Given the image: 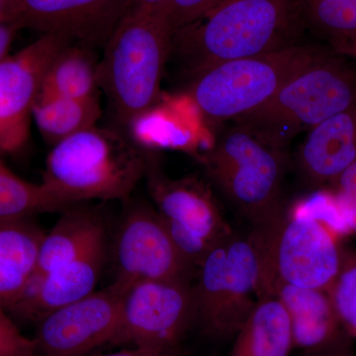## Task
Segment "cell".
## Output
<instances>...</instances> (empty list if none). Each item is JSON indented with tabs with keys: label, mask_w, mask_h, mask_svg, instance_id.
I'll list each match as a JSON object with an SVG mask.
<instances>
[{
	"label": "cell",
	"mask_w": 356,
	"mask_h": 356,
	"mask_svg": "<svg viewBox=\"0 0 356 356\" xmlns=\"http://www.w3.org/2000/svg\"><path fill=\"white\" fill-rule=\"evenodd\" d=\"M126 288L113 281L42 318L33 337L37 356H88L111 346Z\"/></svg>",
	"instance_id": "obj_12"
},
{
	"label": "cell",
	"mask_w": 356,
	"mask_h": 356,
	"mask_svg": "<svg viewBox=\"0 0 356 356\" xmlns=\"http://www.w3.org/2000/svg\"><path fill=\"white\" fill-rule=\"evenodd\" d=\"M196 268L195 322L210 339L235 337L259 300L262 266L257 231L232 232Z\"/></svg>",
	"instance_id": "obj_5"
},
{
	"label": "cell",
	"mask_w": 356,
	"mask_h": 356,
	"mask_svg": "<svg viewBox=\"0 0 356 356\" xmlns=\"http://www.w3.org/2000/svg\"><path fill=\"white\" fill-rule=\"evenodd\" d=\"M275 296L286 309L291 323L294 348L303 351L320 348L344 332L327 291L295 286L270 280L259 291V298Z\"/></svg>",
	"instance_id": "obj_18"
},
{
	"label": "cell",
	"mask_w": 356,
	"mask_h": 356,
	"mask_svg": "<svg viewBox=\"0 0 356 356\" xmlns=\"http://www.w3.org/2000/svg\"><path fill=\"white\" fill-rule=\"evenodd\" d=\"M201 163L229 203L261 226L285 207L282 184L288 166L285 149L267 144L238 125L222 134Z\"/></svg>",
	"instance_id": "obj_7"
},
{
	"label": "cell",
	"mask_w": 356,
	"mask_h": 356,
	"mask_svg": "<svg viewBox=\"0 0 356 356\" xmlns=\"http://www.w3.org/2000/svg\"><path fill=\"white\" fill-rule=\"evenodd\" d=\"M168 0H132L129 10L144 11V13H161Z\"/></svg>",
	"instance_id": "obj_34"
},
{
	"label": "cell",
	"mask_w": 356,
	"mask_h": 356,
	"mask_svg": "<svg viewBox=\"0 0 356 356\" xmlns=\"http://www.w3.org/2000/svg\"><path fill=\"white\" fill-rule=\"evenodd\" d=\"M331 49L344 57L353 58L356 60V37L350 38L330 40Z\"/></svg>",
	"instance_id": "obj_33"
},
{
	"label": "cell",
	"mask_w": 356,
	"mask_h": 356,
	"mask_svg": "<svg viewBox=\"0 0 356 356\" xmlns=\"http://www.w3.org/2000/svg\"><path fill=\"white\" fill-rule=\"evenodd\" d=\"M0 356H37L33 339L25 337L0 304Z\"/></svg>",
	"instance_id": "obj_28"
},
{
	"label": "cell",
	"mask_w": 356,
	"mask_h": 356,
	"mask_svg": "<svg viewBox=\"0 0 356 356\" xmlns=\"http://www.w3.org/2000/svg\"><path fill=\"white\" fill-rule=\"evenodd\" d=\"M307 27L327 40L356 37V0H301Z\"/></svg>",
	"instance_id": "obj_25"
},
{
	"label": "cell",
	"mask_w": 356,
	"mask_h": 356,
	"mask_svg": "<svg viewBox=\"0 0 356 356\" xmlns=\"http://www.w3.org/2000/svg\"><path fill=\"white\" fill-rule=\"evenodd\" d=\"M147 191L178 252L194 268L216 243L231 234L210 187L196 177L172 179L149 152Z\"/></svg>",
	"instance_id": "obj_9"
},
{
	"label": "cell",
	"mask_w": 356,
	"mask_h": 356,
	"mask_svg": "<svg viewBox=\"0 0 356 356\" xmlns=\"http://www.w3.org/2000/svg\"><path fill=\"white\" fill-rule=\"evenodd\" d=\"M198 109L188 95L161 99L132 119L125 133L146 152L172 149L197 156L200 149Z\"/></svg>",
	"instance_id": "obj_17"
},
{
	"label": "cell",
	"mask_w": 356,
	"mask_h": 356,
	"mask_svg": "<svg viewBox=\"0 0 356 356\" xmlns=\"http://www.w3.org/2000/svg\"><path fill=\"white\" fill-rule=\"evenodd\" d=\"M44 233L32 216L0 218V304L7 311L34 277Z\"/></svg>",
	"instance_id": "obj_19"
},
{
	"label": "cell",
	"mask_w": 356,
	"mask_h": 356,
	"mask_svg": "<svg viewBox=\"0 0 356 356\" xmlns=\"http://www.w3.org/2000/svg\"><path fill=\"white\" fill-rule=\"evenodd\" d=\"M227 0H168L161 13L172 32L202 17Z\"/></svg>",
	"instance_id": "obj_27"
},
{
	"label": "cell",
	"mask_w": 356,
	"mask_h": 356,
	"mask_svg": "<svg viewBox=\"0 0 356 356\" xmlns=\"http://www.w3.org/2000/svg\"><path fill=\"white\" fill-rule=\"evenodd\" d=\"M11 3L13 0H0V22L9 23Z\"/></svg>",
	"instance_id": "obj_35"
},
{
	"label": "cell",
	"mask_w": 356,
	"mask_h": 356,
	"mask_svg": "<svg viewBox=\"0 0 356 356\" xmlns=\"http://www.w3.org/2000/svg\"><path fill=\"white\" fill-rule=\"evenodd\" d=\"M327 293L343 331L356 339V254L350 248L343 247L341 267Z\"/></svg>",
	"instance_id": "obj_26"
},
{
	"label": "cell",
	"mask_w": 356,
	"mask_h": 356,
	"mask_svg": "<svg viewBox=\"0 0 356 356\" xmlns=\"http://www.w3.org/2000/svg\"><path fill=\"white\" fill-rule=\"evenodd\" d=\"M261 252L259 288L270 280L327 291L339 273L343 245L337 231L303 204L286 206L254 227Z\"/></svg>",
	"instance_id": "obj_8"
},
{
	"label": "cell",
	"mask_w": 356,
	"mask_h": 356,
	"mask_svg": "<svg viewBox=\"0 0 356 356\" xmlns=\"http://www.w3.org/2000/svg\"><path fill=\"white\" fill-rule=\"evenodd\" d=\"M17 31V28L10 23L0 22V60L7 57Z\"/></svg>",
	"instance_id": "obj_31"
},
{
	"label": "cell",
	"mask_w": 356,
	"mask_h": 356,
	"mask_svg": "<svg viewBox=\"0 0 356 356\" xmlns=\"http://www.w3.org/2000/svg\"><path fill=\"white\" fill-rule=\"evenodd\" d=\"M172 36V28L161 13L128 10L105 44L97 81L115 128L125 132L132 119L161 97Z\"/></svg>",
	"instance_id": "obj_3"
},
{
	"label": "cell",
	"mask_w": 356,
	"mask_h": 356,
	"mask_svg": "<svg viewBox=\"0 0 356 356\" xmlns=\"http://www.w3.org/2000/svg\"><path fill=\"white\" fill-rule=\"evenodd\" d=\"M92 49L77 42H70L63 47L46 70L38 99L97 96L98 63Z\"/></svg>",
	"instance_id": "obj_22"
},
{
	"label": "cell",
	"mask_w": 356,
	"mask_h": 356,
	"mask_svg": "<svg viewBox=\"0 0 356 356\" xmlns=\"http://www.w3.org/2000/svg\"><path fill=\"white\" fill-rule=\"evenodd\" d=\"M356 103V70L332 49L296 74L259 108L236 119L267 144L286 149L298 134Z\"/></svg>",
	"instance_id": "obj_4"
},
{
	"label": "cell",
	"mask_w": 356,
	"mask_h": 356,
	"mask_svg": "<svg viewBox=\"0 0 356 356\" xmlns=\"http://www.w3.org/2000/svg\"><path fill=\"white\" fill-rule=\"evenodd\" d=\"M54 211L62 209L42 182L22 179L0 159V218L33 216Z\"/></svg>",
	"instance_id": "obj_24"
},
{
	"label": "cell",
	"mask_w": 356,
	"mask_h": 356,
	"mask_svg": "<svg viewBox=\"0 0 356 356\" xmlns=\"http://www.w3.org/2000/svg\"><path fill=\"white\" fill-rule=\"evenodd\" d=\"M330 188L341 200L356 201V161L343 170Z\"/></svg>",
	"instance_id": "obj_30"
},
{
	"label": "cell",
	"mask_w": 356,
	"mask_h": 356,
	"mask_svg": "<svg viewBox=\"0 0 356 356\" xmlns=\"http://www.w3.org/2000/svg\"><path fill=\"white\" fill-rule=\"evenodd\" d=\"M325 51L299 43L273 53L215 65L192 79L186 95L203 120H236L266 104Z\"/></svg>",
	"instance_id": "obj_6"
},
{
	"label": "cell",
	"mask_w": 356,
	"mask_h": 356,
	"mask_svg": "<svg viewBox=\"0 0 356 356\" xmlns=\"http://www.w3.org/2000/svg\"><path fill=\"white\" fill-rule=\"evenodd\" d=\"M114 282L123 286L145 280H191L192 267L178 252L156 208L130 202L114 243Z\"/></svg>",
	"instance_id": "obj_11"
},
{
	"label": "cell",
	"mask_w": 356,
	"mask_h": 356,
	"mask_svg": "<svg viewBox=\"0 0 356 356\" xmlns=\"http://www.w3.org/2000/svg\"><path fill=\"white\" fill-rule=\"evenodd\" d=\"M70 42L58 35H41L15 55L0 60V154H14L25 146L46 70L56 54Z\"/></svg>",
	"instance_id": "obj_13"
},
{
	"label": "cell",
	"mask_w": 356,
	"mask_h": 356,
	"mask_svg": "<svg viewBox=\"0 0 356 356\" xmlns=\"http://www.w3.org/2000/svg\"><path fill=\"white\" fill-rule=\"evenodd\" d=\"M235 337L229 356H290L294 348L286 309L271 295L257 300Z\"/></svg>",
	"instance_id": "obj_21"
},
{
	"label": "cell",
	"mask_w": 356,
	"mask_h": 356,
	"mask_svg": "<svg viewBox=\"0 0 356 356\" xmlns=\"http://www.w3.org/2000/svg\"><path fill=\"white\" fill-rule=\"evenodd\" d=\"M355 161L356 103L308 131L297 156L300 175L313 188L331 186Z\"/></svg>",
	"instance_id": "obj_16"
},
{
	"label": "cell",
	"mask_w": 356,
	"mask_h": 356,
	"mask_svg": "<svg viewBox=\"0 0 356 356\" xmlns=\"http://www.w3.org/2000/svg\"><path fill=\"white\" fill-rule=\"evenodd\" d=\"M96 356H179L178 350H145V348H126V350L116 351V353H106Z\"/></svg>",
	"instance_id": "obj_32"
},
{
	"label": "cell",
	"mask_w": 356,
	"mask_h": 356,
	"mask_svg": "<svg viewBox=\"0 0 356 356\" xmlns=\"http://www.w3.org/2000/svg\"><path fill=\"white\" fill-rule=\"evenodd\" d=\"M77 205L63 210L62 216L53 229L44 233L34 277L106 242L102 215L91 208Z\"/></svg>",
	"instance_id": "obj_20"
},
{
	"label": "cell",
	"mask_w": 356,
	"mask_h": 356,
	"mask_svg": "<svg viewBox=\"0 0 356 356\" xmlns=\"http://www.w3.org/2000/svg\"><path fill=\"white\" fill-rule=\"evenodd\" d=\"M195 323L191 280H145L126 288L111 346L177 350Z\"/></svg>",
	"instance_id": "obj_10"
},
{
	"label": "cell",
	"mask_w": 356,
	"mask_h": 356,
	"mask_svg": "<svg viewBox=\"0 0 356 356\" xmlns=\"http://www.w3.org/2000/svg\"><path fill=\"white\" fill-rule=\"evenodd\" d=\"M306 27L301 0H227L175 30L170 56L193 79L215 65L299 44Z\"/></svg>",
	"instance_id": "obj_1"
},
{
	"label": "cell",
	"mask_w": 356,
	"mask_h": 356,
	"mask_svg": "<svg viewBox=\"0 0 356 356\" xmlns=\"http://www.w3.org/2000/svg\"><path fill=\"white\" fill-rule=\"evenodd\" d=\"M106 257V242L33 278L19 301L7 312L35 324L51 312L95 291Z\"/></svg>",
	"instance_id": "obj_15"
},
{
	"label": "cell",
	"mask_w": 356,
	"mask_h": 356,
	"mask_svg": "<svg viewBox=\"0 0 356 356\" xmlns=\"http://www.w3.org/2000/svg\"><path fill=\"white\" fill-rule=\"evenodd\" d=\"M351 339L353 337L343 332L336 339L320 348L303 351L301 356H356Z\"/></svg>",
	"instance_id": "obj_29"
},
{
	"label": "cell",
	"mask_w": 356,
	"mask_h": 356,
	"mask_svg": "<svg viewBox=\"0 0 356 356\" xmlns=\"http://www.w3.org/2000/svg\"><path fill=\"white\" fill-rule=\"evenodd\" d=\"M149 152L118 128L97 126L51 147L43 181L65 210L86 201H126L146 177Z\"/></svg>",
	"instance_id": "obj_2"
},
{
	"label": "cell",
	"mask_w": 356,
	"mask_h": 356,
	"mask_svg": "<svg viewBox=\"0 0 356 356\" xmlns=\"http://www.w3.org/2000/svg\"><path fill=\"white\" fill-rule=\"evenodd\" d=\"M132 0H13L9 23L104 48Z\"/></svg>",
	"instance_id": "obj_14"
},
{
	"label": "cell",
	"mask_w": 356,
	"mask_h": 356,
	"mask_svg": "<svg viewBox=\"0 0 356 356\" xmlns=\"http://www.w3.org/2000/svg\"><path fill=\"white\" fill-rule=\"evenodd\" d=\"M100 116L102 107L98 95L88 98L38 99L32 110V118L40 134L51 147L95 127Z\"/></svg>",
	"instance_id": "obj_23"
}]
</instances>
